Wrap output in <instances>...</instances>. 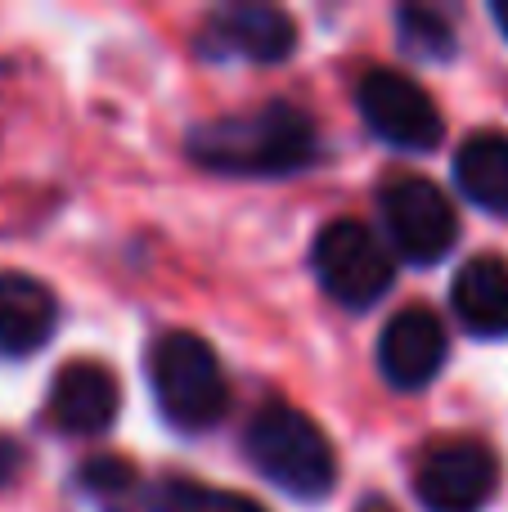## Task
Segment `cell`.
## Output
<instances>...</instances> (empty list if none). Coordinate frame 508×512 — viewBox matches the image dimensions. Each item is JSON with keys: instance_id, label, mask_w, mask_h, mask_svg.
<instances>
[{"instance_id": "5b68a950", "label": "cell", "mask_w": 508, "mask_h": 512, "mask_svg": "<svg viewBox=\"0 0 508 512\" xmlns=\"http://www.w3.org/2000/svg\"><path fill=\"white\" fill-rule=\"evenodd\" d=\"M378 216L387 230V252L401 256L405 265H437L459 243L455 203L437 189V180L414 176V171L383 180Z\"/></svg>"}, {"instance_id": "8fae6325", "label": "cell", "mask_w": 508, "mask_h": 512, "mask_svg": "<svg viewBox=\"0 0 508 512\" xmlns=\"http://www.w3.org/2000/svg\"><path fill=\"white\" fill-rule=\"evenodd\" d=\"M59 328V297L27 270L0 274V360H27L50 346Z\"/></svg>"}, {"instance_id": "6da1fadb", "label": "cell", "mask_w": 508, "mask_h": 512, "mask_svg": "<svg viewBox=\"0 0 508 512\" xmlns=\"http://www.w3.org/2000/svg\"><path fill=\"white\" fill-rule=\"evenodd\" d=\"M185 153L198 167L221 171V176L288 180L311 171L324 158V144L302 108L288 99H270L252 113H230L189 126Z\"/></svg>"}, {"instance_id": "277c9868", "label": "cell", "mask_w": 508, "mask_h": 512, "mask_svg": "<svg viewBox=\"0 0 508 512\" xmlns=\"http://www.w3.org/2000/svg\"><path fill=\"white\" fill-rule=\"evenodd\" d=\"M311 270L320 279L324 297L347 310H369L392 292L396 256L365 221H329L311 243Z\"/></svg>"}, {"instance_id": "3957f363", "label": "cell", "mask_w": 508, "mask_h": 512, "mask_svg": "<svg viewBox=\"0 0 508 512\" xmlns=\"http://www.w3.org/2000/svg\"><path fill=\"white\" fill-rule=\"evenodd\" d=\"M144 378L153 387L158 414L185 436L212 432L230 414L225 364L216 355V346L198 333L171 328V333L153 337V346L144 351Z\"/></svg>"}, {"instance_id": "7c38bea8", "label": "cell", "mask_w": 508, "mask_h": 512, "mask_svg": "<svg viewBox=\"0 0 508 512\" xmlns=\"http://www.w3.org/2000/svg\"><path fill=\"white\" fill-rule=\"evenodd\" d=\"M450 310L473 337H508V261L486 252L459 265L450 283Z\"/></svg>"}, {"instance_id": "e0dca14e", "label": "cell", "mask_w": 508, "mask_h": 512, "mask_svg": "<svg viewBox=\"0 0 508 512\" xmlns=\"http://www.w3.org/2000/svg\"><path fill=\"white\" fill-rule=\"evenodd\" d=\"M27 468V450L14 441V436H0V490L14 486Z\"/></svg>"}, {"instance_id": "30bf717a", "label": "cell", "mask_w": 508, "mask_h": 512, "mask_svg": "<svg viewBox=\"0 0 508 512\" xmlns=\"http://www.w3.org/2000/svg\"><path fill=\"white\" fill-rule=\"evenodd\" d=\"M122 414V382L99 360H72L54 373L45 418L63 436H104Z\"/></svg>"}, {"instance_id": "9c48e42d", "label": "cell", "mask_w": 508, "mask_h": 512, "mask_svg": "<svg viewBox=\"0 0 508 512\" xmlns=\"http://www.w3.org/2000/svg\"><path fill=\"white\" fill-rule=\"evenodd\" d=\"M450 337L437 310L428 306H405L378 333V373L392 391L414 396V391L432 387L446 369Z\"/></svg>"}, {"instance_id": "7a4b0ae2", "label": "cell", "mask_w": 508, "mask_h": 512, "mask_svg": "<svg viewBox=\"0 0 508 512\" xmlns=\"http://www.w3.org/2000/svg\"><path fill=\"white\" fill-rule=\"evenodd\" d=\"M243 454L270 486L297 504H320L338 490V450L329 432L284 400H270L252 414L243 432Z\"/></svg>"}, {"instance_id": "ba28073f", "label": "cell", "mask_w": 508, "mask_h": 512, "mask_svg": "<svg viewBox=\"0 0 508 512\" xmlns=\"http://www.w3.org/2000/svg\"><path fill=\"white\" fill-rule=\"evenodd\" d=\"M297 50V23L288 9L239 0L198 23L194 54L207 63H284Z\"/></svg>"}, {"instance_id": "8992f818", "label": "cell", "mask_w": 508, "mask_h": 512, "mask_svg": "<svg viewBox=\"0 0 508 512\" xmlns=\"http://www.w3.org/2000/svg\"><path fill=\"white\" fill-rule=\"evenodd\" d=\"M360 122L401 153H428L446 140V117L432 104V95L396 68H369L356 86Z\"/></svg>"}, {"instance_id": "5bb4252c", "label": "cell", "mask_w": 508, "mask_h": 512, "mask_svg": "<svg viewBox=\"0 0 508 512\" xmlns=\"http://www.w3.org/2000/svg\"><path fill=\"white\" fill-rule=\"evenodd\" d=\"M144 512H266V504H257L243 490L207 486L194 477H162L144 495Z\"/></svg>"}, {"instance_id": "ac0fdd59", "label": "cell", "mask_w": 508, "mask_h": 512, "mask_svg": "<svg viewBox=\"0 0 508 512\" xmlns=\"http://www.w3.org/2000/svg\"><path fill=\"white\" fill-rule=\"evenodd\" d=\"M491 18H495V27H500V36L508 41V0H495V5H491Z\"/></svg>"}, {"instance_id": "52a82bcc", "label": "cell", "mask_w": 508, "mask_h": 512, "mask_svg": "<svg viewBox=\"0 0 508 512\" xmlns=\"http://www.w3.org/2000/svg\"><path fill=\"white\" fill-rule=\"evenodd\" d=\"M500 490V459L477 436L437 441L414 468V495L423 512H486Z\"/></svg>"}, {"instance_id": "9a60e30c", "label": "cell", "mask_w": 508, "mask_h": 512, "mask_svg": "<svg viewBox=\"0 0 508 512\" xmlns=\"http://www.w3.org/2000/svg\"><path fill=\"white\" fill-rule=\"evenodd\" d=\"M77 486L99 512H135L144 508V481L131 468V459H117V454H95L77 468Z\"/></svg>"}, {"instance_id": "4fadbf2b", "label": "cell", "mask_w": 508, "mask_h": 512, "mask_svg": "<svg viewBox=\"0 0 508 512\" xmlns=\"http://www.w3.org/2000/svg\"><path fill=\"white\" fill-rule=\"evenodd\" d=\"M455 189L486 216H508V131H473L455 153Z\"/></svg>"}, {"instance_id": "2e32d148", "label": "cell", "mask_w": 508, "mask_h": 512, "mask_svg": "<svg viewBox=\"0 0 508 512\" xmlns=\"http://www.w3.org/2000/svg\"><path fill=\"white\" fill-rule=\"evenodd\" d=\"M396 41H401L405 54H414V59H423V63H446V59H455V50H459L450 18L428 5L396 9Z\"/></svg>"}]
</instances>
